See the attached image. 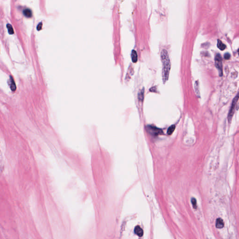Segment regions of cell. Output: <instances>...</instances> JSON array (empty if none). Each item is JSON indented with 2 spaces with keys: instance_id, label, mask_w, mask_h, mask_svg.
Returning a JSON list of instances; mask_svg holds the SVG:
<instances>
[{
  "instance_id": "cell-1",
  "label": "cell",
  "mask_w": 239,
  "mask_h": 239,
  "mask_svg": "<svg viewBox=\"0 0 239 239\" xmlns=\"http://www.w3.org/2000/svg\"><path fill=\"white\" fill-rule=\"evenodd\" d=\"M161 60L163 64L162 77L164 84L168 80L171 70V62L169 57V55L166 50H163L161 54Z\"/></svg>"
},
{
  "instance_id": "cell-2",
  "label": "cell",
  "mask_w": 239,
  "mask_h": 239,
  "mask_svg": "<svg viewBox=\"0 0 239 239\" xmlns=\"http://www.w3.org/2000/svg\"><path fill=\"white\" fill-rule=\"evenodd\" d=\"M238 99H239V95L238 94H237L236 96L234 99L233 101L231 108L229 110V112L227 116V119L229 122H230L231 120H232V117L234 115L235 111V108L236 106V105L237 104V103L238 101Z\"/></svg>"
},
{
  "instance_id": "cell-3",
  "label": "cell",
  "mask_w": 239,
  "mask_h": 239,
  "mask_svg": "<svg viewBox=\"0 0 239 239\" xmlns=\"http://www.w3.org/2000/svg\"><path fill=\"white\" fill-rule=\"evenodd\" d=\"M222 61L221 56L220 54H217L215 57V65L218 69L220 76L221 77L223 75L222 71Z\"/></svg>"
},
{
  "instance_id": "cell-4",
  "label": "cell",
  "mask_w": 239,
  "mask_h": 239,
  "mask_svg": "<svg viewBox=\"0 0 239 239\" xmlns=\"http://www.w3.org/2000/svg\"><path fill=\"white\" fill-rule=\"evenodd\" d=\"M147 130L149 133L153 136H157L159 135L163 134V131L160 128L151 125H149L147 127Z\"/></svg>"
},
{
  "instance_id": "cell-5",
  "label": "cell",
  "mask_w": 239,
  "mask_h": 239,
  "mask_svg": "<svg viewBox=\"0 0 239 239\" xmlns=\"http://www.w3.org/2000/svg\"><path fill=\"white\" fill-rule=\"evenodd\" d=\"M134 231L135 233L139 237H142L143 235V230L139 226H136Z\"/></svg>"
},
{
  "instance_id": "cell-6",
  "label": "cell",
  "mask_w": 239,
  "mask_h": 239,
  "mask_svg": "<svg viewBox=\"0 0 239 239\" xmlns=\"http://www.w3.org/2000/svg\"><path fill=\"white\" fill-rule=\"evenodd\" d=\"M10 89L13 92H15L17 89V86H16L15 81L13 78L12 76H10Z\"/></svg>"
},
{
  "instance_id": "cell-7",
  "label": "cell",
  "mask_w": 239,
  "mask_h": 239,
  "mask_svg": "<svg viewBox=\"0 0 239 239\" xmlns=\"http://www.w3.org/2000/svg\"><path fill=\"white\" fill-rule=\"evenodd\" d=\"M224 226V223L222 219L218 218L216 221V227L218 228H222Z\"/></svg>"
},
{
  "instance_id": "cell-8",
  "label": "cell",
  "mask_w": 239,
  "mask_h": 239,
  "mask_svg": "<svg viewBox=\"0 0 239 239\" xmlns=\"http://www.w3.org/2000/svg\"><path fill=\"white\" fill-rule=\"evenodd\" d=\"M23 15L27 18H31L32 16V11L30 9H26L23 11Z\"/></svg>"
},
{
  "instance_id": "cell-9",
  "label": "cell",
  "mask_w": 239,
  "mask_h": 239,
  "mask_svg": "<svg viewBox=\"0 0 239 239\" xmlns=\"http://www.w3.org/2000/svg\"><path fill=\"white\" fill-rule=\"evenodd\" d=\"M194 87H195V91L196 92V94L198 97L200 98V92H199V81H196L194 85Z\"/></svg>"
},
{
  "instance_id": "cell-10",
  "label": "cell",
  "mask_w": 239,
  "mask_h": 239,
  "mask_svg": "<svg viewBox=\"0 0 239 239\" xmlns=\"http://www.w3.org/2000/svg\"><path fill=\"white\" fill-rule=\"evenodd\" d=\"M217 46H218V48L219 49H220L221 50V51L224 50L226 49V45L225 44H224L222 43V41H221V40H218Z\"/></svg>"
},
{
  "instance_id": "cell-11",
  "label": "cell",
  "mask_w": 239,
  "mask_h": 239,
  "mask_svg": "<svg viewBox=\"0 0 239 239\" xmlns=\"http://www.w3.org/2000/svg\"><path fill=\"white\" fill-rule=\"evenodd\" d=\"M131 58L133 63H136L137 61V54L136 51L133 50L132 51Z\"/></svg>"
},
{
  "instance_id": "cell-12",
  "label": "cell",
  "mask_w": 239,
  "mask_h": 239,
  "mask_svg": "<svg viewBox=\"0 0 239 239\" xmlns=\"http://www.w3.org/2000/svg\"><path fill=\"white\" fill-rule=\"evenodd\" d=\"M176 128V126L175 125H172L168 129V130H167V134L168 135H171L173 132H174V131L175 130V129Z\"/></svg>"
},
{
  "instance_id": "cell-13",
  "label": "cell",
  "mask_w": 239,
  "mask_h": 239,
  "mask_svg": "<svg viewBox=\"0 0 239 239\" xmlns=\"http://www.w3.org/2000/svg\"><path fill=\"white\" fill-rule=\"evenodd\" d=\"M7 27L8 30V32L10 35H13L14 33V30L13 29V27L12 25L10 24H8L7 25Z\"/></svg>"
},
{
  "instance_id": "cell-14",
  "label": "cell",
  "mask_w": 239,
  "mask_h": 239,
  "mask_svg": "<svg viewBox=\"0 0 239 239\" xmlns=\"http://www.w3.org/2000/svg\"><path fill=\"white\" fill-rule=\"evenodd\" d=\"M144 97V89H143L138 94V99L140 101H142Z\"/></svg>"
},
{
  "instance_id": "cell-15",
  "label": "cell",
  "mask_w": 239,
  "mask_h": 239,
  "mask_svg": "<svg viewBox=\"0 0 239 239\" xmlns=\"http://www.w3.org/2000/svg\"><path fill=\"white\" fill-rule=\"evenodd\" d=\"M191 204L192 205V206H193V207L194 208V209H197V200L196 199L194 198H192L191 199Z\"/></svg>"
},
{
  "instance_id": "cell-16",
  "label": "cell",
  "mask_w": 239,
  "mask_h": 239,
  "mask_svg": "<svg viewBox=\"0 0 239 239\" xmlns=\"http://www.w3.org/2000/svg\"><path fill=\"white\" fill-rule=\"evenodd\" d=\"M230 58V55L229 53H226L224 55V58L226 60H227V59H229Z\"/></svg>"
},
{
  "instance_id": "cell-17",
  "label": "cell",
  "mask_w": 239,
  "mask_h": 239,
  "mask_svg": "<svg viewBox=\"0 0 239 239\" xmlns=\"http://www.w3.org/2000/svg\"><path fill=\"white\" fill-rule=\"evenodd\" d=\"M42 23L40 22V23H39L38 24V25L37 26V31H40L41 30V29H42Z\"/></svg>"
}]
</instances>
